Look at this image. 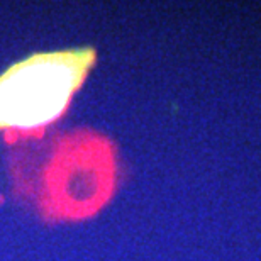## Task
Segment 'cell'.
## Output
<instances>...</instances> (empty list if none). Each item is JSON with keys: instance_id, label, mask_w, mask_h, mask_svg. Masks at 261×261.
<instances>
[{"instance_id": "2", "label": "cell", "mask_w": 261, "mask_h": 261, "mask_svg": "<svg viewBox=\"0 0 261 261\" xmlns=\"http://www.w3.org/2000/svg\"><path fill=\"white\" fill-rule=\"evenodd\" d=\"M97 65L93 46L36 51L0 73V130L9 144L43 138Z\"/></svg>"}, {"instance_id": "1", "label": "cell", "mask_w": 261, "mask_h": 261, "mask_svg": "<svg viewBox=\"0 0 261 261\" xmlns=\"http://www.w3.org/2000/svg\"><path fill=\"white\" fill-rule=\"evenodd\" d=\"M10 166L14 194L34 202L44 222H80L107 205L119 184L117 148L107 136L82 127L51 138L43 160Z\"/></svg>"}]
</instances>
